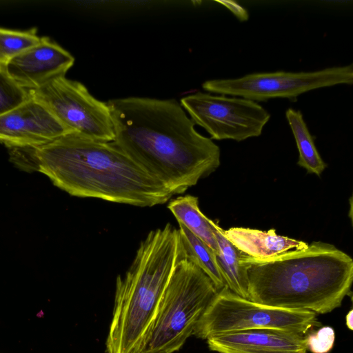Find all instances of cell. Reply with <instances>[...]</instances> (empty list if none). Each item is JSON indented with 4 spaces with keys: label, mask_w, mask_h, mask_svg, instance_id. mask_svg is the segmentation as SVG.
Here are the masks:
<instances>
[{
    "label": "cell",
    "mask_w": 353,
    "mask_h": 353,
    "mask_svg": "<svg viewBox=\"0 0 353 353\" xmlns=\"http://www.w3.org/2000/svg\"><path fill=\"white\" fill-rule=\"evenodd\" d=\"M113 143L174 196L220 165L219 147L195 129L174 99L129 97L107 102Z\"/></svg>",
    "instance_id": "6da1fadb"
},
{
    "label": "cell",
    "mask_w": 353,
    "mask_h": 353,
    "mask_svg": "<svg viewBox=\"0 0 353 353\" xmlns=\"http://www.w3.org/2000/svg\"><path fill=\"white\" fill-rule=\"evenodd\" d=\"M29 152L34 168L74 196L152 207L173 196L113 142L70 133Z\"/></svg>",
    "instance_id": "7a4b0ae2"
},
{
    "label": "cell",
    "mask_w": 353,
    "mask_h": 353,
    "mask_svg": "<svg viewBox=\"0 0 353 353\" xmlns=\"http://www.w3.org/2000/svg\"><path fill=\"white\" fill-rule=\"evenodd\" d=\"M239 265L248 299L260 304L325 314L351 293L353 260L330 243L315 241L263 259L242 252Z\"/></svg>",
    "instance_id": "3957f363"
},
{
    "label": "cell",
    "mask_w": 353,
    "mask_h": 353,
    "mask_svg": "<svg viewBox=\"0 0 353 353\" xmlns=\"http://www.w3.org/2000/svg\"><path fill=\"white\" fill-rule=\"evenodd\" d=\"M184 256L178 229L150 231L126 272L117 276L106 353H139L175 265Z\"/></svg>",
    "instance_id": "277c9868"
},
{
    "label": "cell",
    "mask_w": 353,
    "mask_h": 353,
    "mask_svg": "<svg viewBox=\"0 0 353 353\" xmlns=\"http://www.w3.org/2000/svg\"><path fill=\"white\" fill-rule=\"evenodd\" d=\"M218 290L185 256L174 267L139 353H174L193 334Z\"/></svg>",
    "instance_id": "5b68a950"
},
{
    "label": "cell",
    "mask_w": 353,
    "mask_h": 353,
    "mask_svg": "<svg viewBox=\"0 0 353 353\" xmlns=\"http://www.w3.org/2000/svg\"><path fill=\"white\" fill-rule=\"evenodd\" d=\"M321 325L316 314L255 303L226 286L218 291L197 322L192 335L201 339L232 332L274 329L305 334Z\"/></svg>",
    "instance_id": "8992f818"
},
{
    "label": "cell",
    "mask_w": 353,
    "mask_h": 353,
    "mask_svg": "<svg viewBox=\"0 0 353 353\" xmlns=\"http://www.w3.org/2000/svg\"><path fill=\"white\" fill-rule=\"evenodd\" d=\"M353 82L352 64L335 66L313 72L252 73L236 79L208 80L204 90L221 95H230L254 101L275 98L293 100L308 91Z\"/></svg>",
    "instance_id": "52a82bcc"
},
{
    "label": "cell",
    "mask_w": 353,
    "mask_h": 353,
    "mask_svg": "<svg viewBox=\"0 0 353 353\" xmlns=\"http://www.w3.org/2000/svg\"><path fill=\"white\" fill-rule=\"evenodd\" d=\"M29 92L72 132L101 141H114L107 102L93 97L81 82L62 76Z\"/></svg>",
    "instance_id": "ba28073f"
},
{
    "label": "cell",
    "mask_w": 353,
    "mask_h": 353,
    "mask_svg": "<svg viewBox=\"0 0 353 353\" xmlns=\"http://www.w3.org/2000/svg\"><path fill=\"white\" fill-rule=\"evenodd\" d=\"M180 104L195 125L215 140L259 137L271 117L257 102L239 97L199 92L183 97Z\"/></svg>",
    "instance_id": "9c48e42d"
},
{
    "label": "cell",
    "mask_w": 353,
    "mask_h": 353,
    "mask_svg": "<svg viewBox=\"0 0 353 353\" xmlns=\"http://www.w3.org/2000/svg\"><path fill=\"white\" fill-rule=\"evenodd\" d=\"M74 133L42 103L30 98L0 116V143L11 148H38Z\"/></svg>",
    "instance_id": "30bf717a"
},
{
    "label": "cell",
    "mask_w": 353,
    "mask_h": 353,
    "mask_svg": "<svg viewBox=\"0 0 353 353\" xmlns=\"http://www.w3.org/2000/svg\"><path fill=\"white\" fill-rule=\"evenodd\" d=\"M74 57L48 37L12 59L4 72L19 87L28 91L38 89L53 79L65 76Z\"/></svg>",
    "instance_id": "8fae6325"
},
{
    "label": "cell",
    "mask_w": 353,
    "mask_h": 353,
    "mask_svg": "<svg viewBox=\"0 0 353 353\" xmlns=\"http://www.w3.org/2000/svg\"><path fill=\"white\" fill-rule=\"evenodd\" d=\"M209 349L218 353H307L305 334L274 329L226 332L210 336Z\"/></svg>",
    "instance_id": "7c38bea8"
},
{
    "label": "cell",
    "mask_w": 353,
    "mask_h": 353,
    "mask_svg": "<svg viewBox=\"0 0 353 353\" xmlns=\"http://www.w3.org/2000/svg\"><path fill=\"white\" fill-rule=\"evenodd\" d=\"M225 237L241 252L256 258L272 257L285 252L303 249L308 244L276 234L275 229L261 231L246 228L224 230Z\"/></svg>",
    "instance_id": "4fadbf2b"
},
{
    "label": "cell",
    "mask_w": 353,
    "mask_h": 353,
    "mask_svg": "<svg viewBox=\"0 0 353 353\" xmlns=\"http://www.w3.org/2000/svg\"><path fill=\"white\" fill-rule=\"evenodd\" d=\"M217 243L216 259L221 275L228 289L234 294L248 299L247 283L239 265L242 252L225 236L224 230L210 220Z\"/></svg>",
    "instance_id": "5bb4252c"
},
{
    "label": "cell",
    "mask_w": 353,
    "mask_h": 353,
    "mask_svg": "<svg viewBox=\"0 0 353 353\" xmlns=\"http://www.w3.org/2000/svg\"><path fill=\"white\" fill-rule=\"evenodd\" d=\"M168 209L178 223L184 225L195 236L201 239L214 252L218 247L212 226L209 218L200 210L196 196L186 195L178 196L170 201Z\"/></svg>",
    "instance_id": "9a60e30c"
},
{
    "label": "cell",
    "mask_w": 353,
    "mask_h": 353,
    "mask_svg": "<svg viewBox=\"0 0 353 353\" xmlns=\"http://www.w3.org/2000/svg\"><path fill=\"white\" fill-rule=\"evenodd\" d=\"M285 117L299 151L298 165L305 168L308 173L320 176L327 164L315 146L314 137L309 131L301 112L290 108L285 111Z\"/></svg>",
    "instance_id": "2e32d148"
},
{
    "label": "cell",
    "mask_w": 353,
    "mask_h": 353,
    "mask_svg": "<svg viewBox=\"0 0 353 353\" xmlns=\"http://www.w3.org/2000/svg\"><path fill=\"white\" fill-rule=\"evenodd\" d=\"M178 230L185 257L210 278L218 291L226 287L215 252L182 224L179 223Z\"/></svg>",
    "instance_id": "e0dca14e"
},
{
    "label": "cell",
    "mask_w": 353,
    "mask_h": 353,
    "mask_svg": "<svg viewBox=\"0 0 353 353\" xmlns=\"http://www.w3.org/2000/svg\"><path fill=\"white\" fill-rule=\"evenodd\" d=\"M40 40L34 28L20 30L0 27V70H4L12 59Z\"/></svg>",
    "instance_id": "ac0fdd59"
},
{
    "label": "cell",
    "mask_w": 353,
    "mask_h": 353,
    "mask_svg": "<svg viewBox=\"0 0 353 353\" xmlns=\"http://www.w3.org/2000/svg\"><path fill=\"white\" fill-rule=\"evenodd\" d=\"M30 98L28 90L19 87L0 70V116Z\"/></svg>",
    "instance_id": "d6986e66"
},
{
    "label": "cell",
    "mask_w": 353,
    "mask_h": 353,
    "mask_svg": "<svg viewBox=\"0 0 353 353\" xmlns=\"http://www.w3.org/2000/svg\"><path fill=\"white\" fill-rule=\"evenodd\" d=\"M307 350L312 353H329L335 341V332L330 326L321 327L305 336Z\"/></svg>",
    "instance_id": "ffe728a7"
},
{
    "label": "cell",
    "mask_w": 353,
    "mask_h": 353,
    "mask_svg": "<svg viewBox=\"0 0 353 353\" xmlns=\"http://www.w3.org/2000/svg\"><path fill=\"white\" fill-rule=\"evenodd\" d=\"M229 9L240 21H246L248 19V13L245 9L234 1H217Z\"/></svg>",
    "instance_id": "44dd1931"
},
{
    "label": "cell",
    "mask_w": 353,
    "mask_h": 353,
    "mask_svg": "<svg viewBox=\"0 0 353 353\" xmlns=\"http://www.w3.org/2000/svg\"><path fill=\"white\" fill-rule=\"evenodd\" d=\"M345 324L350 330H353V310L351 309L345 316Z\"/></svg>",
    "instance_id": "7402d4cb"
}]
</instances>
